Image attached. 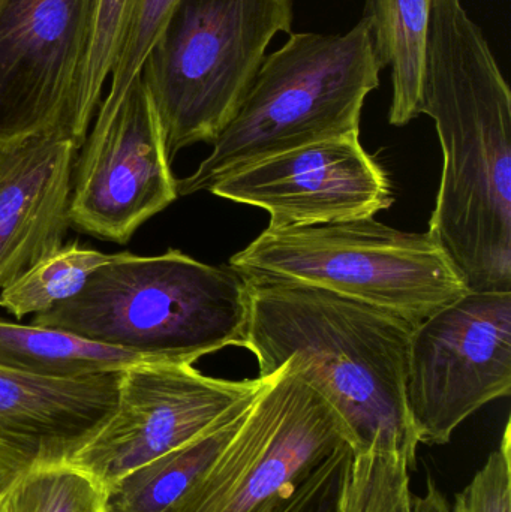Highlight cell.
<instances>
[{"instance_id": "1", "label": "cell", "mask_w": 511, "mask_h": 512, "mask_svg": "<svg viewBox=\"0 0 511 512\" xmlns=\"http://www.w3.org/2000/svg\"><path fill=\"white\" fill-rule=\"evenodd\" d=\"M245 280L242 346L257 358L258 378L290 363L350 432L342 512H410L420 445L407 397L413 325L317 286Z\"/></svg>"}, {"instance_id": "2", "label": "cell", "mask_w": 511, "mask_h": 512, "mask_svg": "<svg viewBox=\"0 0 511 512\" xmlns=\"http://www.w3.org/2000/svg\"><path fill=\"white\" fill-rule=\"evenodd\" d=\"M443 150L428 233L468 291H511V90L462 0H434L420 93Z\"/></svg>"}, {"instance_id": "3", "label": "cell", "mask_w": 511, "mask_h": 512, "mask_svg": "<svg viewBox=\"0 0 511 512\" xmlns=\"http://www.w3.org/2000/svg\"><path fill=\"white\" fill-rule=\"evenodd\" d=\"M248 286L231 267L177 249L155 256L120 252L75 297L33 316V325L119 346L158 363L194 364L242 346Z\"/></svg>"}, {"instance_id": "4", "label": "cell", "mask_w": 511, "mask_h": 512, "mask_svg": "<svg viewBox=\"0 0 511 512\" xmlns=\"http://www.w3.org/2000/svg\"><path fill=\"white\" fill-rule=\"evenodd\" d=\"M368 18L345 33H290L264 57L245 98L200 167L177 180L179 197L270 156L333 138L359 137L360 116L383 71Z\"/></svg>"}, {"instance_id": "5", "label": "cell", "mask_w": 511, "mask_h": 512, "mask_svg": "<svg viewBox=\"0 0 511 512\" xmlns=\"http://www.w3.org/2000/svg\"><path fill=\"white\" fill-rule=\"evenodd\" d=\"M245 279L285 280L369 304L422 324L468 288L429 233H405L374 218L314 227L266 228L231 256Z\"/></svg>"}, {"instance_id": "6", "label": "cell", "mask_w": 511, "mask_h": 512, "mask_svg": "<svg viewBox=\"0 0 511 512\" xmlns=\"http://www.w3.org/2000/svg\"><path fill=\"white\" fill-rule=\"evenodd\" d=\"M296 0H179L141 68L168 158L216 140L267 47L290 35Z\"/></svg>"}, {"instance_id": "7", "label": "cell", "mask_w": 511, "mask_h": 512, "mask_svg": "<svg viewBox=\"0 0 511 512\" xmlns=\"http://www.w3.org/2000/svg\"><path fill=\"white\" fill-rule=\"evenodd\" d=\"M345 444L338 412L285 363L230 444L165 512H269Z\"/></svg>"}, {"instance_id": "8", "label": "cell", "mask_w": 511, "mask_h": 512, "mask_svg": "<svg viewBox=\"0 0 511 512\" xmlns=\"http://www.w3.org/2000/svg\"><path fill=\"white\" fill-rule=\"evenodd\" d=\"M510 393L511 291H468L414 328L407 397L420 444H449L471 415Z\"/></svg>"}, {"instance_id": "9", "label": "cell", "mask_w": 511, "mask_h": 512, "mask_svg": "<svg viewBox=\"0 0 511 512\" xmlns=\"http://www.w3.org/2000/svg\"><path fill=\"white\" fill-rule=\"evenodd\" d=\"M93 9L95 0H0V146L47 135L81 149Z\"/></svg>"}, {"instance_id": "10", "label": "cell", "mask_w": 511, "mask_h": 512, "mask_svg": "<svg viewBox=\"0 0 511 512\" xmlns=\"http://www.w3.org/2000/svg\"><path fill=\"white\" fill-rule=\"evenodd\" d=\"M72 171L69 222L126 245L141 225L179 198L161 122L141 75L105 96Z\"/></svg>"}, {"instance_id": "11", "label": "cell", "mask_w": 511, "mask_h": 512, "mask_svg": "<svg viewBox=\"0 0 511 512\" xmlns=\"http://www.w3.org/2000/svg\"><path fill=\"white\" fill-rule=\"evenodd\" d=\"M267 381L213 378L185 363L129 367L122 373L116 411L68 463L107 489L209 429Z\"/></svg>"}, {"instance_id": "12", "label": "cell", "mask_w": 511, "mask_h": 512, "mask_svg": "<svg viewBox=\"0 0 511 512\" xmlns=\"http://www.w3.org/2000/svg\"><path fill=\"white\" fill-rule=\"evenodd\" d=\"M209 192L269 213L272 230L374 218L395 201L386 171L359 137L270 156L222 177Z\"/></svg>"}, {"instance_id": "13", "label": "cell", "mask_w": 511, "mask_h": 512, "mask_svg": "<svg viewBox=\"0 0 511 512\" xmlns=\"http://www.w3.org/2000/svg\"><path fill=\"white\" fill-rule=\"evenodd\" d=\"M122 373L60 379L0 366V457L24 469L68 463L116 411Z\"/></svg>"}, {"instance_id": "14", "label": "cell", "mask_w": 511, "mask_h": 512, "mask_svg": "<svg viewBox=\"0 0 511 512\" xmlns=\"http://www.w3.org/2000/svg\"><path fill=\"white\" fill-rule=\"evenodd\" d=\"M77 152L47 135L0 146V289L62 248Z\"/></svg>"}, {"instance_id": "15", "label": "cell", "mask_w": 511, "mask_h": 512, "mask_svg": "<svg viewBox=\"0 0 511 512\" xmlns=\"http://www.w3.org/2000/svg\"><path fill=\"white\" fill-rule=\"evenodd\" d=\"M261 390L237 403L182 447L134 469L104 489L102 512H165L173 507L230 444Z\"/></svg>"}, {"instance_id": "16", "label": "cell", "mask_w": 511, "mask_h": 512, "mask_svg": "<svg viewBox=\"0 0 511 512\" xmlns=\"http://www.w3.org/2000/svg\"><path fill=\"white\" fill-rule=\"evenodd\" d=\"M158 363L138 352L87 337L0 318V366L47 378H84L125 372L138 364Z\"/></svg>"}, {"instance_id": "17", "label": "cell", "mask_w": 511, "mask_h": 512, "mask_svg": "<svg viewBox=\"0 0 511 512\" xmlns=\"http://www.w3.org/2000/svg\"><path fill=\"white\" fill-rule=\"evenodd\" d=\"M434 0H366L375 54L392 69L389 122L408 125L420 116V93Z\"/></svg>"}, {"instance_id": "18", "label": "cell", "mask_w": 511, "mask_h": 512, "mask_svg": "<svg viewBox=\"0 0 511 512\" xmlns=\"http://www.w3.org/2000/svg\"><path fill=\"white\" fill-rule=\"evenodd\" d=\"M114 258L116 254L81 248L77 242L63 245L0 289V307L18 319L47 312L75 297Z\"/></svg>"}, {"instance_id": "19", "label": "cell", "mask_w": 511, "mask_h": 512, "mask_svg": "<svg viewBox=\"0 0 511 512\" xmlns=\"http://www.w3.org/2000/svg\"><path fill=\"white\" fill-rule=\"evenodd\" d=\"M104 487L69 463L26 469L2 512H102Z\"/></svg>"}, {"instance_id": "20", "label": "cell", "mask_w": 511, "mask_h": 512, "mask_svg": "<svg viewBox=\"0 0 511 512\" xmlns=\"http://www.w3.org/2000/svg\"><path fill=\"white\" fill-rule=\"evenodd\" d=\"M138 0H95L89 47L80 86V114L90 128L101 105L102 90L113 74L128 36Z\"/></svg>"}, {"instance_id": "21", "label": "cell", "mask_w": 511, "mask_h": 512, "mask_svg": "<svg viewBox=\"0 0 511 512\" xmlns=\"http://www.w3.org/2000/svg\"><path fill=\"white\" fill-rule=\"evenodd\" d=\"M179 0H138L122 53L110 77L108 98L122 95L137 75L158 41Z\"/></svg>"}, {"instance_id": "22", "label": "cell", "mask_w": 511, "mask_h": 512, "mask_svg": "<svg viewBox=\"0 0 511 512\" xmlns=\"http://www.w3.org/2000/svg\"><path fill=\"white\" fill-rule=\"evenodd\" d=\"M350 466L351 448L345 444L269 512H342Z\"/></svg>"}, {"instance_id": "23", "label": "cell", "mask_w": 511, "mask_h": 512, "mask_svg": "<svg viewBox=\"0 0 511 512\" xmlns=\"http://www.w3.org/2000/svg\"><path fill=\"white\" fill-rule=\"evenodd\" d=\"M450 512H511V426L507 421L497 450L455 496Z\"/></svg>"}, {"instance_id": "24", "label": "cell", "mask_w": 511, "mask_h": 512, "mask_svg": "<svg viewBox=\"0 0 511 512\" xmlns=\"http://www.w3.org/2000/svg\"><path fill=\"white\" fill-rule=\"evenodd\" d=\"M410 512H450L449 501L434 478L428 477L425 495H413Z\"/></svg>"}, {"instance_id": "25", "label": "cell", "mask_w": 511, "mask_h": 512, "mask_svg": "<svg viewBox=\"0 0 511 512\" xmlns=\"http://www.w3.org/2000/svg\"><path fill=\"white\" fill-rule=\"evenodd\" d=\"M24 471H26V469L21 468L17 463L0 457V512H2L3 502H5L9 490H11L17 478L20 477Z\"/></svg>"}]
</instances>
